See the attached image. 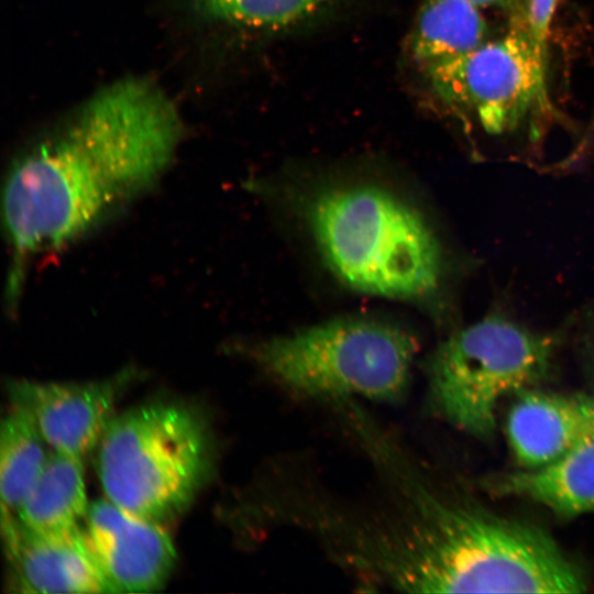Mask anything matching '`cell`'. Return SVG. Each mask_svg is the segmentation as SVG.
Listing matches in <instances>:
<instances>
[{"label":"cell","mask_w":594,"mask_h":594,"mask_svg":"<svg viewBox=\"0 0 594 594\" xmlns=\"http://www.w3.org/2000/svg\"><path fill=\"white\" fill-rule=\"evenodd\" d=\"M88 507L81 458L54 451L15 518L28 531L46 534L77 526Z\"/></svg>","instance_id":"obj_14"},{"label":"cell","mask_w":594,"mask_h":594,"mask_svg":"<svg viewBox=\"0 0 594 594\" xmlns=\"http://www.w3.org/2000/svg\"><path fill=\"white\" fill-rule=\"evenodd\" d=\"M129 374L87 383L18 380L9 395L29 409L54 451L82 458L99 443Z\"/></svg>","instance_id":"obj_8"},{"label":"cell","mask_w":594,"mask_h":594,"mask_svg":"<svg viewBox=\"0 0 594 594\" xmlns=\"http://www.w3.org/2000/svg\"><path fill=\"white\" fill-rule=\"evenodd\" d=\"M586 581L535 525L442 497L424 593H580Z\"/></svg>","instance_id":"obj_3"},{"label":"cell","mask_w":594,"mask_h":594,"mask_svg":"<svg viewBox=\"0 0 594 594\" xmlns=\"http://www.w3.org/2000/svg\"><path fill=\"white\" fill-rule=\"evenodd\" d=\"M547 70L539 63L527 19L475 50L424 74L437 97L466 114L491 136L514 133L535 112L547 111Z\"/></svg>","instance_id":"obj_7"},{"label":"cell","mask_w":594,"mask_h":594,"mask_svg":"<svg viewBox=\"0 0 594 594\" xmlns=\"http://www.w3.org/2000/svg\"><path fill=\"white\" fill-rule=\"evenodd\" d=\"M98 444V475L108 499L155 522L190 504L213 463L205 420L172 402L148 403L113 416Z\"/></svg>","instance_id":"obj_4"},{"label":"cell","mask_w":594,"mask_h":594,"mask_svg":"<svg viewBox=\"0 0 594 594\" xmlns=\"http://www.w3.org/2000/svg\"><path fill=\"white\" fill-rule=\"evenodd\" d=\"M182 136L173 101L155 82L133 77L98 91L63 129L20 155L2 190L9 302L34 256L70 245L152 189Z\"/></svg>","instance_id":"obj_1"},{"label":"cell","mask_w":594,"mask_h":594,"mask_svg":"<svg viewBox=\"0 0 594 594\" xmlns=\"http://www.w3.org/2000/svg\"><path fill=\"white\" fill-rule=\"evenodd\" d=\"M554 350L553 337L490 314L449 334L432 353L428 364L432 404L458 429L491 438L499 402L542 380Z\"/></svg>","instance_id":"obj_6"},{"label":"cell","mask_w":594,"mask_h":594,"mask_svg":"<svg viewBox=\"0 0 594 594\" xmlns=\"http://www.w3.org/2000/svg\"><path fill=\"white\" fill-rule=\"evenodd\" d=\"M1 526L18 592H114L78 525L46 534L28 531L16 518Z\"/></svg>","instance_id":"obj_10"},{"label":"cell","mask_w":594,"mask_h":594,"mask_svg":"<svg viewBox=\"0 0 594 594\" xmlns=\"http://www.w3.org/2000/svg\"><path fill=\"white\" fill-rule=\"evenodd\" d=\"M307 220L328 266L361 293L421 299L441 288L442 245L425 217L373 185L333 187L307 206Z\"/></svg>","instance_id":"obj_2"},{"label":"cell","mask_w":594,"mask_h":594,"mask_svg":"<svg viewBox=\"0 0 594 594\" xmlns=\"http://www.w3.org/2000/svg\"><path fill=\"white\" fill-rule=\"evenodd\" d=\"M582 321L588 339L594 341V301L585 311Z\"/></svg>","instance_id":"obj_19"},{"label":"cell","mask_w":594,"mask_h":594,"mask_svg":"<svg viewBox=\"0 0 594 594\" xmlns=\"http://www.w3.org/2000/svg\"><path fill=\"white\" fill-rule=\"evenodd\" d=\"M506 432L522 469L548 465L594 437V396L525 389L510 408Z\"/></svg>","instance_id":"obj_11"},{"label":"cell","mask_w":594,"mask_h":594,"mask_svg":"<svg viewBox=\"0 0 594 594\" xmlns=\"http://www.w3.org/2000/svg\"><path fill=\"white\" fill-rule=\"evenodd\" d=\"M248 350L266 374L300 395L397 403L408 391L417 342L394 323L342 317L256 342Z\"/></svg>","instance_id":"obj_5"},{"label":"cell","mask_w":594,"mask_h":594,"mask_svg":"<svg viewBox=\"0 0 594 594\" xmlns=\"http://www.w3.org/2000/svg\"><path fill=\"white\" fill-rule=\"evenodd\" d=\"M493 488L565 517L594 513V437L548 465L496 479Z\"/></svg>","instance_id":"obj_12"},{"label":"cell","mask_w":594,"mask_h":594,"mask_svg":"<svg viewBox=\"0 0 594 594\" xmlns=\"http://www.w3.org/2000/svg\"><path fill=\"white\" fill-rule=\"evenodd\" d=\"M559 0H529L527 24L537 58L548 72L549 36Z\"/></svg>","instance_id":"obj_17"},{"label":"cell","mask_w":594,"mask_h":594,"mask_svg":"<svg viewBox=\"0 0 594 594\" xmlns=\"http://www.w3.org/2000/svg\"><path fill=\"white\" fill-rule=\"evenodd\" d=\"M45 439L28 408L12 403L0 432L1 520L14 518L48 455Z\"/></svg>","instance_id":"obj_15"},{"label":"cell","mask_w":594,"mask_h":594,"mask_svg":"<svg viewBox=\"0 0 594 594\" xmlns=\"http://www.w3.org/2000/svg\"><path fill=\"white\" fill-rule=\"evenodd\" d=\"M87 535L114 593L150 592L164 584L176 559L169 535L109 499L88 507Z\"/></svg>","instance_id":"obj_9"},{"label":"cell","mask_w":594,"mask_h":594,"mask_svg":"<svg viewBox=\"0 0 594 594\" xmlns=\"http://www.w3.org/2000/svg\"><path fill=\"white\" fill-rule=\"evenodd\" d=\"M332 0H194L204 15L228 24L278 30L314 15Z\"/></svg>","instance_id":"obj_16"},{"label":"cell","mask_w":594,"mask_h":594,"mask_svg":"<svg viewBox=\"0 0 594 594\" xmlns=\"http://www.w3.org/2000/svg\"><path fill=\"white\" fill-rule=\"evenodd\" d=\"M484 10L497 11L508 21L527 19L529 0H470Z\"/></svg>","instance_id":"obj_18"},{"label":"cell","mask_w":594,"mask_h":594,"mask_svg":"<svg viewBox=\"0 0 594 594\" xmlns=\"http://www.w3.org/2000/svg\"><path fill=\"white\" fill-rule=\"evenodd\" d=\"M491 37L483 10L470 0H422L410 52L425 73L475 50Z\"/></svg>","instance_id":"obj_13"}]
</instances>
